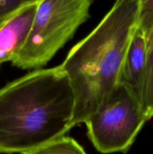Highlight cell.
<instances>
[{
	"mask_svg": "<svg viewBox=\"0 0 153 154\" xmlns=\"http://www.w3.org/2000/svg\"><path fill=\"white\" fill-rule=\"evenodd\" d=\"M74 93L61 66L37 69L0 89V154H26L65 136Z\"/></svg>",
	"mask_w": 153,
	"mask_h": 154,
	"instance_id": "cell-1",
	"label": "cell"
},
{
	"mask_svg": "<svg viewBox=\"0 0 153 154\" xmlns=\"http://www.w3.org/2000/svg\"><path fill=\"white\" fill-rule=\"evenodd\" d=\"M139 9L137 0H116L97 27L72 48L60 65L74 93L70 129L85 123L118 85L137 28Z\"/></svg>",
	"mask_w": 153,
	"mask_h": 154,
	"instance_id": "cell-2",
	"label": "cell"
},
{
	"mask_svg": "<svg viewBox=\"0 0 153 154\" xmlns=\"http://www.w3.org/2000/svg\"><path fill=\"white\" fill-rule=\"evenodd\" d=\"M94 0H38L26 41L10 63L21 69H40L89 18Z\"/></svg>",
	"mask_w": 153,
	"mask_h": 154,
	"instance_id": "cell-3",
	"label": "cell"
},
{
	"mask_svg": "<svg viewBox=\"0 0 153 154\" xmlns=\"http://www.w3.org/2000/svg\"><path fill=\"white\" fill-rule=\"evenodd\" d=\"M147 118L140 102L121 84L86 120L87 135L102 153H126Z\"/></svg>",
	"mask_w": 153,
	"mask_h": 154,
	"instance_id": "cell-4",
	"label": "cell"
},
{
	"mask_svg": "<svg viewBox=\"0 0 153 154\" xmlns=\"http://www.w3.org/2000/svg\"><path fill=\"white\" fill-rule=\"evenodd\" d=\"M146 73V45L144 34L136 28L129 44L118 84L125 87L142 106Z\"/></svg>",
	"mask_w": 153,
	"mask_h": 154,
	"instance_id": "cell-5",
	"label": "cell"
},
{
	"mask_svg": "<svg viewBox=\"0 0 153 154\" xmlns=\"http://www.w3.org/2000/svg\"><path fill=\"white\" fill-rule=\"evenodd\" d=\"M37 2L25 6L0 23V66L11 62L26 41Z\"/></svg>",
	"mask_w": 153,
	"mask_h": 154,
	"instance_id": "cell-6",
	"label": "cell"
},
{
	"mask_svg": "<svg viewBox=\"0 0 153 154\" xmlns=\"http://www.w3.org/2000/svg\"><path fill=\"white\" fill-rule=\"evenodd\" d=\"M141 32L146 45V73L142 108L148 120L153 117V26Z\"/></svg>",
	"mask_w": 153,
	"mask_h": 154,
	"instance_id": "cell-7",
	"label": "cell"
},
{
	"mask_svg": "<svg viewBox=\"0 0 153 154\" xmlns=\"http://www.w3.org/2000/svg\"><path fill=\"white\" fill-rule=\"evenodd\" d=\"M26 154H87L84 149L70 137L63 136Z\"/></svg>",
	"mask_w": 153,
	"mask_h": 154,
	"instance_id": "cell-8",
	"label": "cell"
},
{
	"mask_svg": "<svg viewBox=\"0 0 153 154\" xmlns=\"http://www.w3.org/2000/svg\"><path fill=\"white\" fill-rule=\"evenodd\" d=\"M137 1L140 8L137 28L145 31L153 26V0Z\"/></svg>",
	"mask_w": 153,
	"mask_h": 154,
	"instance_id": "cell-9",
	"label": "cell"
},
{
	"mask_svg": "<svg viewBox=\"0 0 153 154\" xmlns=\"http://www.w3.org/2000/svg\"><path fill=\"white\" fill-rule=\"evenodd\" d=\"M38 0H0V23L25 6Z\"/></svg>",
	"mask_w": 153,
	"mask_h": 154,
	"instance_id": "cell-10",
	"label": "cell"
}]
</instances>
